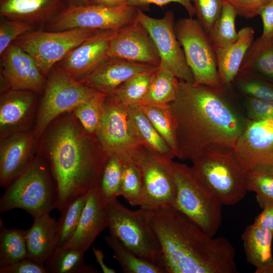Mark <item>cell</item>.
I'll use <instances>...</instances> for the list:
<instances>
[{"instance_id":"f1b7e54d","label":"cell","mask_w":273,"mask_h":273,"mask_svg":"<svg viewBox=\"0 0 273 273\" xmlns=\"http://www.w3.org/2000/svg\"><path fill=\"white\" fill-rule=\"evenodd\" d=\"M84 253L71 248L57 247L45 264L48 273L97 272L85 263Z\"/></svg>"},{"instance_id":"8fae6325","label":"cell","mask_w":273,"mask_h":273,"mask_svg":"<svg viewBox=\"0 0 273 273\" xmlns=\"http://www.w3.org/2000/svg\"><path fill=\"white\" fill-rule=\"evenodd\" d=\"M138 11V8L128 4L115 8L93 5L66 7L42 29L53 31L74 28L118 30L137 19Z\"/></svg>"},{"instance_id":"bcb514c9","label":"cell","mask_w":273,"mask_h":273,"mask_svg":"<svg viewBox=\"0 0 273 273\" xmlns=\"http://www.w3.org/2000/svg\"><path fill=\"white\" fill-rule=\"evenodd\" d=\"M1 273H48L44 265L30 258L6 266L0 267Z\"/></svg>"},{"instance_id":"db71d44e","label":"cell","mask_w":273,"mask_h":273,"mask_svg":"<svg viewBox=\"0 0 273 273\" xmlns=\"http://www.w3.org/2000/svg\"><path fill=\"white\" fill-rule=\"evenodd\" d=\"M255 273H273V262L268 264L255 269Z\"/></svg>"},{"instance_id":"8992f818","label":"cell","mask_w":273,"mask_h":273,"mask_svg":"<svg viewBox=\"0 0 273 273\" xmlns=\"http://www.w3.org/2000/svg\"><path fill=\"white\" fill-rule=\"evenodd\" d=\"M191 161L195 173L223 205H235L246 195L248 171L239 163L233 148L210 147Z\"/></svg>"},{"instance_id":"5bb4252c","label":"cell","mask_w":273,"mask_h":273,"mask_svg":"<svg viewBox=\"0 0 273 273\" xmlns=\"http://www.w3.org/2000/svg\"><path fill=\"white\" fill-rule=\"evenodd\" d=\"M171 161L159 158L142 147L139 158L143 180L140 207L154 210L172 205L176 191Z\"/></svg>"},{"instance_id":"8d00e7d4","label":"cell","mask_w":273,"mask_h":273,"mask_svg":"<svg viewBox=\"0 0 273 273\" xmlns=\"http://www.w3.org/2000/svg\"><path fill=\"white\" fill-rule=\"evenodd\" d=\"M144 113L167 143L175 157L176 141L175 128L169 104L166 105H140Z\"/></svg>"},{"instance_id":"5b68a950","label":"cell","mask_w":273,"mask_h":273,"mask_svg":"<svg viewBox=\"0 0 273 273\" xmlns=\"http://www.w3.org/2000/svg\"><path fill=\"white\" fill-rule=\"evenodd\" d=\"M170 166L176 191L172 206L214 237L221 223L223 204L191 166L172 160Z\"/></svg>"},{"instance_id":"b9f144b4","label":"cell","mask_w":273,"mask_h":273,"mask_svg":"<svg viewBox=\"0 0 273 273\" xmlns=\"http://www.w3.org/2000/svg\"><path fill=\"white\" fill-rule=\"evenodd\" d=\"M197 20L208 33L219 17L224 0H191Z\"/></svg>"},{"instance_id":"d6986e66","label":"cell","mask_w":273,"mask_h":273,"mask_svg":"<svg viewBox=\"0 0 273 273\" xmlns=\"http://www.w3.org/2000/svg\"><path fill=\"white\" fill-rule=\"evenodd\" d=\"M158 68L148 64L109 57L79 81L97 92L109 95L130 78L155 71Z\"/></svg>"},{"instance_id":"7402d4cb","label":"cell","mask_w":273,"mask_h":273,"mask_svg":"<svg viewBox=\"0 0 273 273\" xmlns=\"http://www.w3.org/2000/svg\"><path fill=\"white\" fill-rule=\"evenodd\" d=\"M107 227V218L98 189L89 191L76 231L63 247L85 252L99 235Z\"/></svg>"},{"instance_id":"44dd1931","label":"cell","mask_w":273,"mask_h":273,"mask_svg":"<svg viewBox=\"0 0 273 273\" xmlns=\"http://www.w3.org/2000/svg\"><path fill=\"white\" fill-rule=\"evenodd\" d=\"M66 7L63 0H0V16L42 28Z\"/></svg>"},{"instance_id":"d6a6232c","label":"cell","mask_w":273,"mask_h":273,"mask_svg":"<svg viewBox=\"0 0 273 273\" xmlns=\"http://www.w3.org/2000/svg\"><path fill=\"white\" fill-rule=\"evenodd\" d=\"M123 159L117 155H110L104 165L98 191L104 206L117 200L121 196Z\"/></svg>"},{"instance_id":"4dcf8cb0","label":"cell","mask_w":273,"mask_h":273,"mask_svg":"<svg viewBox=\"0 0 273 273\" xmlns=\"http://www.w3.org/2000/svg\"><path fill=\"white\" fill-rule=\"evenodd\" d=\"M179 79L159 67L155 72L147 95L141 105H169L175 99Z\"/></svg>"},{"instance_id":"681fc988","label":"cell","mask_w":273,"mask_h":273,"mask_svg":"<svg viewBox=\"0 0 273 273\" xmlns=\"http://www.w3.org/2000/svg\"><path fill=\"white\" fill-rule=\"evenodd\" d=\"M259 15L261 18L263 24L261 35L265 37L273 36V0L261 10Z\"/></svg>"},{"instance_id":"c3c4849f","label":"cell","mask_w":273,"mask_h":273,"mask_svg":"<svg viewBox=\"0 0 273 273\" xmlns=\"http://www.w3.org/2000/svg\"><path fill=\"white\" fill-rule=\"evenodd\" d=\"M262 211L255 218L253 224L273 232V203H267L262 207Z\"/></svg>"},{"instance_id":"484cf974","label":"cell","mask_w":273,"mask_h":273,"mask_svg":"<svg viewBox=\"0 0 273 273\" xmlns=\"http://www.w3.org/2000/svg\"><path fill=\"white\" fill-rule=\"evenodd\" d=\"M234 43L215 50L219 78L223 86L232 84L238 73L245 55L254 40V30L250 26L241 29Z\"/></svg>"},{"instance_id":"ffe728a7","label":"cell","mask_w":273,"mask_h":273,"mask_svg":"<svg viewBox=\"0 0 273 273\" xmlns=\"http://www.w3.org/2000/svg\"><path fill=\"white\" fill-rule=\"evenodd\" d=\"M35 135L32 131H19L1 140L0 185L7 187L29 165Z\"/></svg>"},{"instance_id":"1f68e13d","label":"cell","mask_w":273,"mask_h":273,"mask_svg":"<svg viewBox=\"0 0 273 273\" xmlns=\"http://www.w3.org/2000/svg\"><path fill=\"white\" fill-rule=\"evenodd\" d=\"M106 242L113 252V257L126 273H165L158 265L135 255L116 237L110 234L105 237Z\"/></svg>"},{"instance_id":"7bdbcfd3","label":"cell","mask_w":273,"mask_h":273,"mask_svg":"<svg viewBox=\"0 0 273 273\" xmlns=\"http://www.w3.org/2000/svg\"><path fill=\"white\" fill-rule=\"evenodd\" d=\"M35 26L20 21L1 18L0 55L19 36L34 29Z\"/></svg>"},{"instance_id":"74e56055","label":"cell","mask_w":273,"mask_h":273,"mask_svg":"<svg viewBox=\"0 0 273 273\" xmlns=\"http://www.w3.org/2000/svg\"><path fill=\"white\" fill-rule=\"evenodd\" d=\"M156 71L130 78L111 94L128 106L141 105L147 95Z\"/></svg>"},{"instance_id":"d4e9b609","label":"cell","mask_w":273,"mask_h":273,"mask_svg":"<svg viewBox=\"0 0 273 273\" xmlns=\"http://www.w3.org/2000/svg\"><path fill=\"white\" fill-rule=\"evenodd\" d=\"M130 132L141 147L152 154L167 160L175 156L172 150L147 117L140 105L128 106Z\"/></svg>"},{"instance_id":"f907efd6","label":"cell","mask_w":273,"mask_h":273,"mask_svg":"<svg viewBox=\"0 0 273 273\" xmlns=\"http://www.w3.org/2000/svg\"><path fill=\"white\" fill-rule=\"evenodd\" d=\"M89 5L115 8L125 5L126 0H88Z\"/></svg>"},{"instance_id":"e0dca14e","label":"cell","mask_w":273,"mask_h":273,"mask_svg":"<svg viewBox=\"0 0 273 273\" xmlns=\"http://www.w3.org/2000/svg\"><path fill=\"white\" fill-rule=\"evenodd\" d=\"M108 57L159 67L160 58L149 32L136 19L118 30L112 38Z\"/></svg>"},{"instance_id":"816d5d0a","label":"cell","mask_w":273,"mask_h":273,"mask_svg":"<svg viewBox=\"0 0 273 273\" xmlns=\"http://www.w3.org/2000/svg\"><path fill=\"white\" fill-rule=\"evenodd\" d=\"M93 252L96 257V259L104 273H115V269L108 267L104 262L105 255L103 252L100 249L93 247Z\"/></svg>"},{"instance_id":"277c9868","label":"cell","mask_w":273,"mask_h":273,"mask_svg":"<svg viewBox=\"0 0 273 273\" xmlns=\"http://www.w3.org/2000/svg\"><path fill=\"white\" fill-rule=\"evenodd\" d=\"M57 189L46 158L37 156L8 186L0 199V212L22 209L33 218L57 209Z\"/></svg>"},{"instance_id":"52a82bcc","label":"cell","mask_w":273,"mask_h":273,"mask_svg":"<svg viewBox=\"0 0 273 273\" xmlns=\"http://www.w3.org/2000/svg\"><path fill=\"white\" fill-rule=\"evenodd\" d=\"M104 208L110 234L136 256L160 267L161 248L152 225V210H131L117 200Z\"/></svg>"},{"instance_id":"83f0119b","label":"cell","mask_w":273,"mask_h":273,"mask_svg":"<svg viewBox=\"0 0 273 273\" xmlns=\"http://www.w3.org/2000/svg\"><path fill=\"white\" fill-rule=\"evenodd\" d=\"M240 70L250 72L273 84V36L261 35L253 40Z\"/></svg>"},{"instance_id":"f6af8a7d","label":"cell","mask_w":273,"mask_h":273,"mask_svg":"<svg viewBox=\"0 0 273 273\" xmlns=\"http://www.w3.org/2000/svg\"><path fill=\"white\" fill-rule=\"evenodd\" d=\"M272 0H224L235 10L237 15L251 19L259 15L261 10Z\"/></svg>"},{"instance_id":"30bf717a","label":"cell","mask_w":273,"mask_h":273,"mask_svg":"<svg viewBox=\"0 0 273 273\" xmlns=\"http://www.w3.org/2000/svg\"><path fill=\"white\" fill-rule=\"evenodd\" d=\"M176 37L193 75L194 83L221 88L215 50L208 35L192 17L178 19L174 25Z\"/></svg>"},{"instance_id":"ab89813d","label":"cell","mask_w":273,"mask_h":273,"mask_svg":"<svg viewBox=\"0 0 273 273\" xmlns=\"http://www.w3.org/2000/svg\"><path fill=\"white\" fill-rule=\"evenodd\" d=\"M232 83L245 97L273 101V84L253 73L240 70Z\"/></svg>"},{"instance_id":"7a4b0ae2","label":"cell","mask_w":273,"mask_h":273,"mask_svg":"<svg viewBox=\"0 0 273 273\" xmlns=\"http://www.w3.org/2000/svg\"><path fill=\"white\" fill-rule=\"evenodd\" d=\"M152 210L165 273H236V250L224 237H211L172 206Z\"/></svg>"},{"instance_id":"cb8c5ba5","label":"cell","mask_w":273,"mask_h":273,"mask_svg":"<svg viewBox=\"0 0 273 273\" xmlns=\"http://www.w3.org/2000/svg\"><path fill=\"white\" fill-rule=\"evenodd\" d=\"M33 218L32 226L25 232L28 257L45 265L57 248V221L50 213Z\"/></svg>"},{"instance_id":"e575fe53","label":"cell","mask_w":273,"mask_h":273,"mask_svg":"<svg viewBox=\"0 0 273 273\" xmlns=\"http://www.w3.org/2000/svg\"><path fill=\"white\" fill-rule=\"evenodd\" d=\"M122 159L121 196L131 205L140 206L143 196V180L140 165L130 158Z\"/></svg>"},{"instance_id":"d590c367","label":"cell","mask_w":273,"mask_h":273,"mask_svg":"<svg viewBox=\"0 0 273 273\" xmlns=\"http://www.w3.org/2000/svg\"><path fill=\"white\" fill-rule=\"evenodd\" d=\"M87 194L76 198L61 211L57 225V247L64 246L74 235L86 201Z\"/></svg>"},{"instance_id":"9a60e30c","label":"cell","mask_w":273,"mask_h":273,"mask_svg":"<svg viewBox=\"0 0 273 273\" xmlns=\"http://www.w3.org/2000/svg\"><path fill=\"white\" fill-rule=\"evenodd\" d=\"M233 151L247 171L273 166V119H248Z\"/></svg>"},{"instance_id":"7c38bea8","label":"cell","mask_w":273,"mask_h":273,"mask_svg":"<svg viewBox=\"0 0 273 273\" xmlns=\"http://www.w3.org/2000/svg\"><path fill=\"white\" fill-rule=\"evenodd\" d=\"M137 20L154 41L160 58L159 67L172 73L179 80L194 83L193 73L175 34L173 12L167 11L162 18L158 19L138 9Z\"/></svg>"},{"instance_id":"2e32d148","label":"cell","mask_w":273,"mask_h":273,"mask_svg":"<svg viewBox=\"0 0 273 273\" xmlns=\"http://www.w3.org/2000/svg\"><path fill=\"white\" fill-rule=\"evenodd\" d=\"M1 55V76L8 89L41 92L46 79L28 53L11 43Z\"/></svg>"},{"instance_id":"603a6c76","label":"cell","mask_w":273,"mask_h":273,"mask_svg":"<svg viewBox=\"0 0 273 273\" xmlns=\"http://www.w3.org/2000/svg\"><path fill=\"white\" fill-rule=\"evenodd\" d=\"M34 93L16 89L2 92L0 100V129L2 139L10 135V131L30 117L35 105Z\"/></svg>"},{"instance_id":"60d3db41","label":"cell","mask_w":273,"mask_h":273,"mask_svg":"<svg viewBox=\"0 0 273 273\" xmlns=\"http://www.w3.org/2000/svg\"><path fill=\"white\" fill-rule=\"evenodd\" d=\"M248 191L256 194V199L262 208L273 203V166L254 169L247 173Z\"/></svg>"},{"instance_id":"6da1fadb","label":"cell","mask_w":273,"mask_h":273,"mask_svg":"<svg viewBox=\"0 0 273 273\" xmlns=\"http://www.w3.org/2000/svg\"><path fill=\"white\" fill-rule=\"evenodd\" d=\"M179 80L169 104L176 141L175 157L191 160L212 146L234 148L248 120L231 106L223 88Z\"/></svg>"},{"instance_id":"3957f363","label":"cell","mask_w":273,"mask_h":273,"mask_svg":"<svg viewBox=\"0 0 273 273\" xmlns=\"http://www.w3.org/2000/svg\"><path fill=\"white\" fill-rule=\"evenodd\" d=\"M47 159L58 194L60 212L79 196L98 188L108 157L95 135L73 117L54 123L45 138Z\"/></svg>"},{"instance_id":"ee69618b","label":"cell","mask_w":273,"mask_h":273,"mask_svg":"<svg viewBox=\"0 0 273 273\" xmlns=\"http://www.w3.org/2000/svg\"><path fill=\"white\" fill-rule=\"evenodd\" d=\"M245 104L249 120L273 119V101L245 97Z\"/></svg>"},{"instance_id":"4316f807","label":"cell","mask_w":273,"mask_h":273,"mask_svg":"<svg viewBox=\"0 0 273 273\" xmlns=\"http://www.w3.org/2000/svg\"><path fill=\"white\" fill-rule=\"evenodd\" d=\"M272 238L273 232L253 224L247 226L242 234L246 259L256 269L273 262Z\"/></svg>"},{"instance_id":"f35d334b","label":"cell","mask_w":273,"mask_h":273,"mask_svg":"<svg viewBox=\"0 0 273 273\" xmlns=\"http://www.w3.org/2000/svg\"><path fill=\"white\" fill-rule=\"evenodd\" d=\"M107 94L98 92L94 96L78 106L73 111L83 128L95 135L100 125Z\"/></svg>"},{"instance_id":"ba28073f","label":"cell","mask_w":273,"mask_h":273,"mask_svg":"<svg viewBox=\"0 0 273 273\" xmlns=\"http://www.w3.org/2000/svg\"><path fill=\"white\" fill-rule=\"evenodd\" d=\"M98 92L55 66L48 75L34 134L40 136L58 116L73 111Z\"/></svg>"},{"instance_id":"836d02e7","label":"cell","mask_w":273,"mask_h":273,"mask_svg":"<svg viewBox=\"0 0 273 273\" xmlns=\"http://www.w3.org/2000/svg\"><path fill=\"white\" fill-rule=\"evenodd\" d=\"M237 14L234 8L224 1L221 12L207 33L214 49L231 45L238 38L235 20Z\"/></svg>"},{"instance_id":"4fadbf2b","label":"cell","mask_w":273,"mask_h":273,"mask_svg":"<svg viewBox=\"0 0 273 273\" xmlns=\"http://www.w3.org/2000/svg\"><path fill=\"white\" fill-rule=\"evenodd\" d=\"M128 106L111 94L107 95L103 116L95 134L108 155L134 159L140 148L132 136L128 124Z\"/></svg>"},{"instance_id":"9c48e42d","label":"cell","mask_w":273,"mask_h":273,"mask_svg":"<svg viewBox=\"0 0 273 273\" xmlns=\"http://www.w3.org/2000/svg\"><path fill=\"white\" fill-rule=\"evenodd\" d=\"M100 31L83 28L57 31L33 30L20 35L13 43L31 56L46 76L73 49Z\"/></svg>"},{"instance_id":"ac0fdd59","label":"cell","mask_w":273,"mask_h":273,"mask_svg":"<svg viewBox=\"0 0 273 273\" xmlns=\"http://www.w3.org/2000/svg\"><path fill=\"white\" fill-rule=\"evenodd\" d=\"M118 30H101L73 49L55 66L80 81L108 57L111 41Z\"/></svg>"},{"instance_id":"f546056e","label":"cell","mask_w":273,"mask_h":273,"mask_svg":"<svg viewBox=\"0 0 273 273\" xmlns=\"http://www.w3.org/2000/svg\"><path fill=\"white\" fill-rule=\"evenodd\" d=\"M0 267L14 264L28 257L26 230L6 228L1 219Z\"/></svg>"},{"instance_id":"f5cc1de1","label":"cell","mask_w":273,"mask_h":273,"mask_svg":"<svg viewBox=\"0 0 273 273\" xmlns=\"http://www.w3.org/2000/svg\"><path fill=\"white\" fill-rule=\"evenodd\" d=\"M66 7L89 5L88 0H63Z\"/></svg>"},{"instance_id":"7dc6e473","label":"cell","mask_w":273,"mask_h":273,"mask_svg":"<svg viewBox=\"0 0 273 273\" xmlns=\"http://www.w3.org/2000/svg\"><path fill=\"white\" fill-rule=\"evenodd\" d=\"M129 5L138 7L155 4L162 7L170 3H177L183 6L188 12L190 17L195 15L194 7L191 0H126Z\"/></svg>"}]
</instances>
